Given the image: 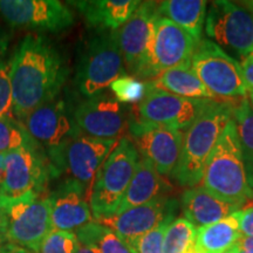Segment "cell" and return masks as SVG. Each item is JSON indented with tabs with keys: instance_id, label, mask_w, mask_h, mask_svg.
I'll use <instances>...</instances> for the list:
<instances>
[{
	"instance_id": "obj_1",
	"label": "cell",
	"mask_w": 253,
	"mask_h": 253,
	"mask_svg": "<svg viewBox=\"0 0 253 253\" xmlns=\"http://www.w3.org/2000/svg\"><path fill=\"white\" fill-rule=\"evenodd\" d=\"M67 62L42 34H27L11 60L13 116L23 121L34 109L58 97L68 77Z\"/></svg>"
},
{
	"instance_id": "obj_2",
	"label": "cell",
	"mask_w": 253,
	"mask_h": 253,
	"mask_svg": "<svg viewBox=\"0 0 253 253\" xmlns=\"http://www.w3.org/2000/svg\"><path fill=\"white\" fill-rule=\"evenodd\" d=\"M233 102L210 100L201 115L186 129L178 163L171 177L181 186L202 182L205 164L227 123L233 119Z\"/></svg>"
},
{
	"instance_id": "obj_3",
	"label": "cell",
	"mask_w": 253,
	"mask_h": 253,
	"mask_svg": "<svg viewBox=\"0 0 253 253\" xmlns=\"http://www.w3.org/2000/svg\"><path fill=\"white\" fill-rule=\"evenodd\" d=\"M203 186L227 203L242 208L253 199L243 158L235 120L227 123L209 156L203 172Z\"/></svg>"
},
{
	"instance_id": "obj_4",
	"label": "cell",
	"mask_w": 253,
	"mask_h": 253,
	"mask_svg": "<svg viewBox=\"0 0 253 253\" xmlns=\"http://www.w3.org/2000/svg\"><path fill=\"white\" fill-rule=\"evenodd\" d=\"M118 31H94L79 56L75 84L84 99L102 93L116 79L126 75Z\"/></svg>"
},
{
	"instance_id": "obj_5",
	"label": "cell",
	"mask_w": 253,
	"mask_h": 253,
	"mask_svg": "<svg viewBox=\"0 0 253 253\" xmlns=\"http://www.w3.org/2000/svg\"><path fill=\"white\" fill-rule=\"evenodd\" d=\"M21 122L46 156L50 176L61 175L66 147L73 138L82 134L75 123L73 108L65 100L56 97L34 109Z\"/></svg>"
},
{
	"instance_id": "obj_6",
	"label": "cell",
	"mask_w": 253,
	"mask_h": 253,
	"mask_svg": "<svg viewBox=\"0 0 253 253\" xmlns=\"http://www.w3.org/2000/svg\"><path fill=\"white\" fill-rule=\"evenodd\" d=\"M140 154L128 137L120 138L95 176L89 195V207L94 220L113 216L130 184Z\"/></svg>"
},
{
	"instance_id": "obj_7",
	"label": "cell",
	"mask_w": 253,
	"mask_h": 253,
	"mask_svg": "<svg viewBox=\"0 0 253 253\" xmlns=\"http://www.w3.org/2000/svg\"><path fill=\"white\" fill-rule=\"evenodd\" d=\"M190 65L213 97L232 102L249 96L240 63L213 41L202 38Z\"/></svg>"
},
{
	"instance_id": "obj_8",
	"label": "cell",
	"mask_w": 253,
	"mask_h": 253,
	"mask_svg": "<svg viewBox=\"0 0 253 253\" xmlns=\"http://www.w3.org/2000/svg\"><path fill=\"white\" fill-rule=\"evenodd\" d=\"M6 217V240L39 253L41 245L53 231L48 196L31 194L13 201H0Z\"/></svg>"
},
{
	"instance_id": "obj_9",
	"label": "cell",
	"mask_w": 253,
	"mask_h": 253,
	"mask_svg": "<svg viewBox=\"0 0 253 253\" xmlns=\"http://www.w3.org/2000/svg\"><path fill=\"white\" fill-rule=\"evenodd\" d=\"M50 170L39 147H23L5 154L0 181V201H13L31 194L42 195Z\"/></svg>"
},
{
	"instance_id": "obj_10",
	"label": "cell",
	"mask_w": 253,
	"mask_h": 253,
	"mask_svg": "<svg viewBox=\"0 0 253 253\" xmlns=\"http://www.w3.org/2000/svg\"><path fill=\"white\" fill-rule=\"evenodd\" d=\"M205 33L240 59L253 53V14L227 0L211 2L205 18Z\"/></svg>"
},
{
	"instance_id": "obj_11",
	"label": "cell",
	"mask_w": 253,
	"mask_h": 253,
	"mask_svg": "<svg viewBox=\"0 0 253 253\" xmlns=\"http://www.w3.org/2000/svg\"><path fill=\"white\" fill-rule=\"evenodd\" d=\"M209 101L182 97L145 84L144 97L141 102L135 104L130 116L140 121L183 131L196 121Z\"/></svg>"
},
{
	"instance_id": "obj_12",
	"label": "cell",
	"mask_w": 253,
	"mask_h": 253,
	"mask_svg": "<svg viewBox=\"0 0 253 253\" xmlns=\"http://www.w3.org/2000/svg\"><path fill=\"white\" fill-rule=\"evenodd\" d=\"M158 4L140 2L130 19L118 30L126 72L140 80H149L150 45L154 23L158 17Z\"/></svg>"
},
{
	"instance_id": "obj_13",
	"label": "cell",
	"mask_w": 253,
	"mask_h": 253,
	"mask_svg": "<svg viewBox=\"0 0 253 253\" xmlns=\"http://www.w3.org/2000/svg\"><path fill=\"white\" fill-rule=\"evenodd\" d=\"M128 134L141 157L161 176H171L181 156L184 132L129 116Z\"/></svg>"
},
{
	"instance_id": "obj_14",
	"label": "cell",
	"mask_w": 253,
	"mask_h": 253,
	"mask_svg": "<svg viewBox=\"0 0 253 253\" xmlns=\"http://www.w3.org/2000/svg\"><path fill=\"white\" fill-rule=\"evenodd\" d=\"M0 17L13 28L54 33L74 24L71 8L58 0H0Z\"/></svg>"
},
{
	"instance_id": "obj_15",
	"label": "cell",
	"mask_w": 253,
	"mask_h": 253,
	"mask_svg": "<svg viewBox=\"0 0 253 253\" xmlns=\"http://www.w3.org/2000/svg\"><path fill=\"white\" fill-rule=\"evenodd\" d=\"M75 123L82 134L103 140H120L128 130L129 118L122 103L102 93L88 97L73 108Z\"/></svg>"
},
{
	"instance_id": "obj_16",
	"label": "cell",
	"mask_w": 253,
	"mask_h": 253,
	"mask_svg": "<svg viewBox=\"0 0 253 253\" xmlns=\"http://www.w3.org/2000/svg\"><path fill=\"white\" fill-rule=\"evenodd\" d=\"M195 46L196 41L189 33L171 20L158 14L151 38L149 80L168 69L189 65Z\"/></svg>"
},
{
	"instance_id": "obj_17",
	"label": "cell",
	"mask_w": 253,
	"mask_h": 253,
	"mask_svg": "<svg viewBox=\"0 0 253 253\" xmlns=\"http://www.w3.org/2000/svg\"><path fill=\"white\" fill-rule=\"evenodd\" d=\"M178 201L167 196L95 221L112 229L128 245L154 230L169 214L178 212Z\"/></svg>"
},
{
	"instance_id": "obj_18",
	"label": "cell",
	"mask_w": 253,
	"mask_h": 253,
	"mask_svg": "<svg viewBox=\"0 0 253 253\" xmlns=\"http://www.w3.org/2000/svg\"><path fill=\"white\" fill-rule=\"evenodd\" d=\"M120 140H103L81 134L69 142L63 154V172L81 183L90 195L94 178Z\"/></svg>"
},
{
	"instance_id": "obj_19",
	"label": "cell",
	"mask_w": 253,
	"mask_h": 253,
	"mask_svg": "<svg viewBox=\"0 0 253 253\" xmlns=\"http://www.w3.org/2000/svg\"><path fill=\"white\" fill-rule=\"evenodd\" d=\"M48 197L53 230L77 232L94 221L88 190L71 177L60 183Z\"/></svg>"
},
{
	"instance_id": "obj_20",
	"label": "cell",
	"mask_w": 253,
	"mask_h": 253,
	"mask_svg": "<svg viewBox=\"0 0 253 253\" xmlns=\"http://www.w3.org/2000/svg\"><path fill=\"white\" fill-rule=\"evenodd\" d=\"M183 217L196 227L217 223L240 210V207L227 203L202 186L186 189L179 203Z\"/></svg>"
},
{
	"instance_id": "obj_21",
	"label": "cell",
	"mask_w": 253,
	"mask_h": 253,
	"mask_svg": "<svg viewBox=\"0 0 253 253\" xmlns=\"http://www.w3.org/2000/svg\"><path fill=\"white\" fill-rule=\"evenodd\" d=\"M138 0H84L69 1L94 31H118L130 19L140 5Z\"/></svg>"
},
{
	"instance_id": "obj_22",
	"label": "cell",
	"mask_w": 253,
	"mask_h": 253,
	"mask_svg": "<svg viewBox=\"0 0 253 253\" xmlns=\"http://www.w3.org/2000/svg\"><path fill=\"white\" fill-rule=\"evenodd\" d=\"M170 191L171 185L156 171L149 161L141 157L130 184L114 214L147 204L160 197H167Z\"/></svg>"
},
{
	"instance_id": "obj_23",
	"label": "cell",
	"mask_w": 253,
	"mask_h": 253,
	"mask_svg": "<svg viewBox=\"0 0 253 253\" xmlns=\"http://www.w3.org/2000/svg\"><path fill=\"white\" fill-rule=\"evenodd\" d=\"M145 84L149 87L188 99L213 100V96L202 84L190 63L160 73L157 77L145 81Z\"/></svg>"
},
{
	"instance_id": "obj_24",
	"label": "cell",
	"mask_w": 253,
	"mask_h": 253,
	"mask_svg": "<svg viewBox=\"0 0 253 253\" xmlns=\"http://www.w3.org/2000/svg\"><path fill=\"white\" fill-rule=\"evenodd\" d=\"M243 238L236 214L197 227L194 253H227Z\"/></svg>"
},
{
	"instance_id": "obj_25",
	"label": "cell",
	"mask_w": 253,
	"mask_h": 253,
	"mask_svg": "<svg viewBox=\"0 0 253 253\" xmlns=\"http://www.w3.org/2000/svg\"><path fill=\"white\" fill-rule=\"evenodd\" d=\"M207 5L204 0H167L158 4V14L178 25L197 43L203 33Z\"/></svg>"
},
{
	"instance_id": "obj_26",
	"label": "cell",
	"mask_w": 253,
	"mask_h": 253,
	"mask_svg": "<svg viewBox=\"0 0 253 253\" xmlns=\"http://www.w3.org/2000/svg\"><path fill=\"white\" fill-rule=\"evenodd\" d=\"M75 235L79 243L96 253H132L112 229L95 220L80 227Z\"/></svg>"
},
{
	"instance_id": "obj_27",
	"label": "cell",
	"mask_w": 253,
	"mask_h": 253,
	"mask_svg": "<svg viewBox=\"0 0 253 253\" xmlns=\"http://www.w3.org/2000/svg\"><path fill=\"white\" fill-rule=\"evenodd\" d=\"M233 120L238 130L249 183L253 188V108L248 97L235 103Z\"/></svg>"
},
{
	"instance_id": "obj_28",
	"label": "cell",
	"mask_w": 253,
	"mask_h": 253,
	"mask_svg": "<svg viewBox=\"0 0 253 253\" xmlns=\"http://www.w3.org/2000/svg\"><path fill=\"white\" fill-rule=\"evenodd\" d=\"M197 227L184 217H176L164 235L163 253H194Z\"/></svg>"
},
{
	"instance_id": "obj_29",
	"label": "cell",
	"mask_w": 253,
	"mask_h": 253,
	"mask_svg": "<svg viewBox=\"0 0 253 253\" xmlns=\"http://www.w3.org/2000/svg\"><path fill=\"white\" fill-rule=\"evenodd\" d=\"M23 147H38L23 122L14 116L0 119V154H7Z\"/></svg>"
},
{
	"instance_id": "obj_30",
	"label": "cell",
	"mask_w": 253,
	"mask_h": 253,
	"mask_svg": "<svg viewBox=\"0 0 253 253\" xmlns=\"http://www.w3.org/2000/svg\"><path fill=\"white\" fill-rule=\"evenodd\" d=\"M176 214L177 212L169 214L154 230L145 233L144 236L140 237V238L134 240L126 246L132 253H163L164 235H166L168 226L176 218Z\"/></svg>"
},
{
	"instance_id": "obj_31",
	"label": "cell",
	"mask_w": 253,
	"mask_h": 253,
	"mask_svg": "<svg viewBox=\"0 0 253 253\" xmlns=\"http://www.w3.org/2000/svg\"><path fill=\"white\" fill-rule=\"evenodd\" d=\"M113 96L120 103H138L145 95V82L131 75H122L109 86Z\"/></svg>"
},
{
	"instance_id": "obj_32",
	"label": "cell",
	"mask_w": 253,
	"mask_h": 253,
	"mask_svg": "<svg viewBox=\"0 0 253 253\" xmlns=\"http://www.w3.org/2000/svg\"><path fill=\"white\" fill-rule=\"evenodd\" d=\"M78 238L73 232L53 230L43 240L39 253H77Z\"/></svg>"
},
{
	"instance_id": "obj_33",
	"label": "cell",
	"mask_w": 253,
	"mask_h": 253,
	"mask_svg": "<svg viewBox=\"0 0 253 253\" xmlns=\"http://www.w3.org/2000/svg\"><path fill=\"white\" fill-rule=\"evenodd\" d=\"M13 116V93L11 84V62L0 63V119Z\"/></svg>"
},
{
	"instance_id": "obj_34",
	"label": "cell",
	"mask_w": 253,
	"mask_h": 253,
	"mask_svg": "<svg viewBox=\"0 0 253 253\" xmlns=\"http://www.w3.org/2000/svg\"><path fill=\"white\" fill-rule=\"evenodd\" d=\"M238 219L239 231L244 238L253 237V205H249L235 212Z\"/></svg>"
},
{
	"instance_id": "obj_35",
	"label": "cell",
	"mask_w": 253,
	"mask_h": 253,
	"mask_svg": "<svg viewBox=\"0 0 253 253\" xmlns=\"http://www.w3.org/2000/svg\"><path fill=\"white\" fill-rule=\"evenodd\" d=\"M242 71L249 94H253V53L242 60Z\"/></svg>"
},
{
	"instance_id": "obj_36",
	"label": "cell",
	"mask_w": 253,
	"mask_h": 253,
	"mask_svg": "<svg viewBox=\"0 0 253 253\" xmlns=\"http://www.w3.org/2000/svg\"><path fill=\"white\" fill-rule=\"evenodd\" d=\"M9 43V34L4 27L0 26V63L5 61V55L7 53Z\"/></svg>"
},
{
	"instance_id": "obj_37",
	"label": "cell",
	"mask_w": 253,
	"mask_h": 253,
	"mask_svg": "<svg viewBox=\"0 0 253 253\" xmlns=\"http://www.w3.org/2000/svg\"><path fill=\"white\" fill-rule=\"evenodd\" d=\"M0 253H33L30 250L15 245L13 243L6 242L0 245Z\"/></svg>"
},
{
	"instance_id": "obj_38",
	"label": "cell",
	"mask_w": 253,
	"mask_h": 253,
	"mask_svg": "<svg viewBox=\"0 0 253 253\" xmlns=\"http://www.w3.org/2000/svg\"><path fill=\"white\" fill-rule=\"evenodd\" d=\"M235 248L248 250V251H253V237H250V238H244V237H243V238L235 245Z\"/></svg>"
},
{
	"instance_id": "obj_39",
	"label": "cell",
	"mask_w": 253,
	"mask_h": 253,
	"mask_svg": "<svg viewBox=\"0 0 253 253\" xmlns=\"http://www.w3.org/2000/svg\"><path fill=\"white\" fill-rule=\"evenodd\" d=\"M6 227H7L6 217L1 209H0V240H2V242H7L6 240Z\"/></svg>"
},
{
	"instance_id": "obj_40",
	"label": "cell",
	"mask_w": 253,
	"mask_h": 253,
	"mask_svg": "<svg viewBox=\"0 0 253 253\" xmlns=\"http://www.w3.org/2000/svg\"><path fill=\"white\" fill-rule=\"evenodd\" d=\"M77 253H96L94 250L88 248V246L81 244V243L78 242V248H77Z\"/></svg>"
},
{
	"instance_id": "obj_41",
	"label": "cell",
	"mask_w": 253,
	"mask_h": 253,
	"mask_svg": "<svg viewBox=\"0 0 253 253\" xmlns=\"http://www.w3.org/2000/svg\"><path fill=\"white\" fill-rule=\"evenodd\" d=\"M227 253H253V251H248V250H243L238 248H233L230 252Z\"/></svg>"
},
{
	"instance_id": "obj_42",
	"label": "cell",
	"mask_w": 253,
	"mask_h": 253,
	"mask_svg": "<svg viewBox=\"0 0 253 253\" xmlns=\"http://www.w3.org/2000/svg\"><path fill=\"white\" fill-rule=\"evenodd\" d=\"M4 158H5V154H0V181H1V173H2V166H4Z\"/></svg>"
},
{
	"instance_id": "obj_43",
	"label": "cell",
	"mask_w": 253,
	"mask_h": 253,
	"mask_svg": "<svg viewBox=\"0 0 253 253\" xmlns=\"http://www.w3.org/2000/svg\"><path fill=\"white\" fill-rule=\"evenodd\" d=\"M244 7L248 8L249 11L253 14V1H245L244 2Z\"/></svg>"
},
{
	"instance_id": "obj_44",
	"label": "cell",
	"mask_w": 253,
	"mask_h": 253,
	"mask_svg": "<svg viewBox=\"0 0 253 253\" xmlns=\"http://www.w3.org/2000/svg\"><path fill=\"white\" fill-rule=\"evenodd\" d=\"M248 99H249L250 103H251V106H252V108H253V94H249Z\"/></svg>"
},
{
	"instance_id": "obj_45",
	"label": "cell",
	"mask_w": 253,
	"mask_h": 253,
	"mask_svg": "<svg viewBox=\"0 0 253 253\" xmlns=\"http://www.w3.org/2000/svg\"><path fill=\"white\" fill-rule=\"evenodd\" d=\"M4 243H6V242H2V240H0V245H1V244H4Z\"/></svg>"
}]
</instances>
